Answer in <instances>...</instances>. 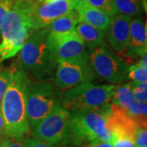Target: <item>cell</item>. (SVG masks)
<instances>
[{
	"mask_svg": "<svg viewBox=\"0 0 147 147\" xmlns=\"http://www.w3.org/2000/svg\"><path fill=\"white\" fill-rule=\"evenodd\" d=\"M3 135H7L6 134V129H5V124H4V120H3V114L0 109V136Z\"/></svg>",
	"mask_w": 147,
	"mask_h": 147,
	"instance_id": "4dcf8cb0",
	"label": "cell"
},
{
	"mask_svg": "<svg viewBox=\"0 0 147 147\" xmlns=\"http://www.w3.org/2000/svg\"><path fill=\"white\" fill-rule=\"evenodd\" d=\"M74 30L88 49L105 44V33L100 29L84 21H79Z\"/></svg>",
	"mask_w": 147,
	"mask_h": 147,
	"instance_id": "9a60e30c",
	"label": "cell"
},
{
	"mask_svg": "<svg viewBox=\"0 0 147 147\" xmlns=\"http://www.w3.org/2000/svg\"><path fill=\"white\" fill-rule=\"evenodd\" d=\"M131 86L135 101L137 103H146L147 82L146 83L131 82Z\"/></svg>",
	"mask_w": 147,
	"mask_h": 147,
	"instance_id": "603a6c76",
	"label": "cell"
},
{
	"mask_svg": "<svg viewBox=\"0 0 147 147\" xmlns=\"http://www.w3.org/2000/svg\"><path fill=\"white\" fill-rule=\"evenodd\" d=\"M127 79H130L132 82L146 83L147 69L142 68L137 64L129 66L127 70Z\"/></svg>",
	"mask_w": 147,
	"mask_h": 147,
	"instance_id": "7402d4cb",
	"label": "cell"
},
{
	"mask_svg": "<svg viewBox=\"0 0 147 147\" xmlns=\"http://www.w3.org/2000/svg\"><path fill=\"white\" fill-rule=\"evenodd\" d=\"M25 142L26 147H57L50 143L43 142L36 137H25Z\"/></svg>",
	"mask_w": 147,
	"mask_h": 147,
	"instance_id": "4316f807",
	"label": "cell"
},
{
	"mask_svg": "<svg viewBox=\"0 0 147 147\" xmlns=\"http://www.w3.org/2000/svg\"><path fill=\"white\" fill-rule=\"evenodd\" d=\"M34 0H15L0 28V63L15 57L35 30Z\"/></svg>",
	"mask_w": 147,
	"mask_h": 147,
	"instance_id": "6da1fadb",
	"label": "cell"
},
{
	"mask_svg": "<svg viewBox=\"0 0 147 147\" xmlns=\"http://www.w3.org/2000/svg\"><path fill=\"white\" fill-rule=\"evenodd\" d=\"M86 1L92 6L104 11L110 17L118 13L113 0H86Z\"/></svg>",
	"mask_w": 147,
	"mask_h": 147,
	"instance_id": "44dd1931",
	"label": "cell"
},
{
	"mask_svg": "<svg viewBox=\"0 0 147 147\" xmlns=\"http://www.w3.org/2000/svg\"><path fill=\"white\" fill-rule=\"evenodd\" d=\"M48 27L31 32L21 51L17 66L30 79L41 81L52 75L57 67L53 49L47 42Z\"/></svg>",
	"mask_w": 147,
	"mask_h": 147,
	"instance_id": "277c9868",
	"label": "cell"
},
{
	"mask_svg": "<svg viewBox=\"0 0 147 147\" xmlns=\"http://www.w3.org/2000/svg\"><path fill=\"white\" fill-rule=\"evenodd\" d=\"M81 147H114L113 145L109 142L105 141H94L89 144H87L85 146Z\"/></svg>",
	"mask_w": 147,
	"mask_h": 147,
	"instance_id": "f1b7e54d",
	"label": "cell"
},
{
	"mask_svg": "<svg viewBox=\"0 0 147 147\" xmlns=\"http://www.w3.org/2000/svg\"><path fill=\"white\" fill-rule=\"evenodd\" d=\"M11 137L7 135L0 136V147H7V145L10 142Z\"/></svg>",
	"mask_w": 147,
	"mask_h": 147,
	"instance_id": "f546056e",
	"label": "cell"
},
{
	"mask_svg": "<svg viewBox=\"0 0 147 147\" xmlns=\"http://www.w3.org/2000/svg\"><path fill=\"white\" fill-rule=\"evenodd\" d=\"M147 52L146 24L141 17L131 19L129 28V44L127 51L130 57H138Z\"/></svg>",
	"mask_w": 147,
	"mask_h": 147,
	"instance_id": "4fadbf2b",
	"label": "cell"
},
{
	"mask_svg": "<svg viewBox=\"0 0 147 147\" xmlns=\"http://www.w3.org/2000/svg\"><path fill=\"white\" fill-rule=\"evenodd\" d=\"M57 87L48 82H32L26 88V112L31 127L37 125L61 100Z\"/></svg>",
	"mask_w": 147,
	"mask_h": 147,
	"instance_id": "8992f818",
	"label": "cell"
},
{
	"mask_svg": "<svg viewBox=\"0 0 147 147\" xmlns=\"http://www.w3.org/2000/svg\"><path fill=\"white\" fill-rule=\"evenodd\" d=\"M90 65L93 72L111 84H121L127 79L128 64L111 53L106 44L88 49Z\"/></svg>",
	"mask_w": 147,
	"mask_h": 147,
	"instance_id": "52a82bcc",
	"label": "cell"
},
{
	"mask_svg": "<svg viewBox=\"0 0 147 147\" xmlns=\"http://www.w3.org/2000/svg\"><path fill=\"white\" fill-rule=\"evenodd\" d=\"M74 10L77 11L79 21L106 31L110 23V16L104 11L89 4L86 0H76Z\"/></svg>",
	"mask_w": 147,
	"mask_h": 147,
	"instance_id": "5bb4252c",
	"label": "cell"
},
{
	"mask_svg": "<svg viewBox=\"0 0 147 147\" xmlns=\"http://www.w3.org/2000/svg\"><path fill=\"white\" fill-rule=\"evenodd\" d=\"M53 1H56V0H44L43 3H49V2H53Z\"/></svg>",
	"mask_w": 147,
	"mask_h": 147,
	"instance_id": "d6a6232c",
	"label": "cell"
},
{
	"mask_svg": "<svg viewBox=\"0 0 147 147\" xmlns=\"http://www.w3.org/2000/svg\"><path fill=\"white\" fill-rule=\"evenodd\" d=\"M134 142L136 146H147V128L146 126L138 127L135 137Z\"/></svg>",
	"mask_w": 147,
	"mask_h": 147,
	"instance_id": "d4e9b609",
	"label": "cell"
},
{
	"mask_svg": "<svg viewBox=\"0 0 147 147\" xmlns=\"http://www.w3.org/2000/svg\"><path fill=\"white\" fill-rule=\"evenodd\" d=\"M117 12L128 16H137L143 11L144 0H113Z\"/></svg>",
	"mask_w": 147,
	"mask_h": 147,
	"instance_id": "ac0fdd59",
	"label": "cell"
},
{
	"mask_svg": "<svg viewBox=\"0 0 147 147\" xmlns=\"http://www.w3.org/2000/svg\"><path fill=\"white\" fill-rule=\"evenodd\" d=\"M15 69H16V65H12L8 68L0 67V109H1V104L3 96L7 89V87L9 85Z\"/></svg>",
	"mask_w": 147,
	"mask_h": 147,
	"instance_id": "ffe728a7",
	"label": "cell"
},
{
	"mask_svg": "<svg viewBox=\"0 0 147 147\" xmlns=\"http://www.w3.org/2000/svg\"><path fill=\"white\" fill-rule=\"evenodd\" d=\"M131 16L117 13L110 17L107 31L108 41L113 49L119 53H127L129 44V28Z\"/></svg>",
	"mask_w": 147,
	"mask_h": 147,
	"instance_id": "7c38bea8",
	"label": "cell"
},
{
	"mask_svg": "<svg viewBox=\"0 0 147 147\" xmlns=\"http://www.w3.org/2000/svg\"><path fill=\"white\" fill-rule=\"evenodd\" d=\"M127 114L134 119L138 126H146L147 105L146 103H137L127 110Z\"/></svg>",
	"mask_w": 147,
	"mask_h": 147,
	"instance_id": "d6986e66",
	"label": "cell"
},
{
	"mask_svg": "<svg viewBox=\"0 0 147 147\" xmlns=\"http://www.w3.org/2000/svg\"><path fill=\"white\" fill-rule=\"evenodd\" d=\"M30 80L16 65L1 104L6 134L8 137H24L30 131V125L26 112V88Z\"/></svg>",
	"mask_w": 147,
	"mask_h": 147,
	"instance_id": "3957f363",
	"label": "cell"
},
{
	"mask_svg": "<svg viewBox=\"0 0 147 147\" xmlns=\"http://www.w3.org/2000/svg\"><path fill=\"white\" fill-rule=\"evenodd\" d=\"M79 21L77 11L72 10L69 13L59 17L48 26L50 33L53 34H65L74 30L76 25Z\"/></svg>",
	"mask_w": 147,
	"mask_h": 147,
	"instance_id": "2e32d148",
	"label": "cell"
},
{
	"mask_svg": "<svg viewBox=\"0 0 147 147\" xmlns=\"http://www.w3.org/2000/svg\"><path fill=\"white\" fill-rule=\"evenodd\" d=\"M64 147H81V146H64Z\"/></svg>",
	"mask_w": 147,
	"mask_h": 147,
	"instance_id": "e575fe53",
	"label": "cell"
},
{
	"mask_svg": "<svg viewBox=\"0 0 147 147\" xmlns=\"http://www.w3.org/2000/svg\"><path fill=\"white\" fill-rule=\"evenodd\" d=\"M47 42L53 49L57 63L90 64L88 50L75 30L65 34H53L48 32Z\"/></svg>",
	"mask_w": 147,
	"mask_h": 147,
	"instance_id": "ba28073f",
	"label": "cell"
},
{
	"mask_svg": "<svg viewBox=\"0 0 147 147\" xmlns=\"http://www.w3.org/2000/svg\"><path fill=\"white\" fill-rule=\"evenodd\" d=\"M135 147H147V146H135Z\"/></svg>",
	"mask_w": 147,
	"mask_h": 147,
	"instance_id": "d590c367",
	"label": "cell"
},
{
	"mask_svg": "<svg viewBox=\"0 0 147 147\" xmlns=\"http://www.w3.org/2000/svg\"><path fill=\"white\" fill-rule=\"evenodd\" d=\"M55 69L53 84L60 89L70 88L83 82H92L95 79L90 64L61 62Z\"/></svg>",
	"mask_w": 147,
	"mask_h": 147,
	"instance_id": "30bf717a",
	"label": "cell"
},
{
	"mask_svg": "<svg viewBox=\"0 0 147 147\" xmlns=\"http://www.w3.org/2000/svg\"><path fill=\"white\" fill-rule=\"evenodd\" d=\"M118 85H96L83 82L69 88L61 96V105L69 111L100 108L111 102Z\"/></svg>",
	"mask_w": 147,
	"mask_h": 147,
	"instance_id": "5b68a950",
	"label": "cell"
},
{
	"mask_svg": "<svg viewBox=\"0 0 147 147\" xmlns=\"http://www.w3.org/2000/svg\"><path fill=\"white\" fill-rule=\"evenodd\" d=\"M37 1H38V2H40V3H42L44 0H37Z\"/></svg>",
	"mask_w": 147,
	"mask_h": 147,
	"instance_id": "836d02e7",
	"label": "cell"
},
{
	"mask_svg": "<svg viewBox=\"0 0 147 147\" xmlns=\"http://www.w3.org/2000/svg\"><path fill=\"white\" fill-rule=\"evenodd\" d=\"M76 0H56L42 4L37 3L34 11L35 30L48 27L59 17L74 9Z\"/></svg>",
	"mask_w": 147,
	"mask_h": 147,
	"instance_id": "8fae6325",
	"label": "cell"
},
{
	"mask_svg": "<svg viewBox=\"0 0 147 147\" xmlns=\"http://www.w3.org/2000/svg\"><path fill=\"white\" fill-rule=\"evenodd\" d=\"M110 105L71 111L61 143L62 146H83L94 141L111 142L114 135L107 125Z\"/></svg>",
	"mask_w": 147,
	"mask_h": 147,
	"instance_id": "7a4b0ae2",
	"label": "cell"
},
{
	"mask_svg": "<svg viewBox=\"0 0 147 147\" xmlns=\"http://www.w3.org/2000/svg\"><path fill=\"white\" fill-rule=\"evenodd\" d=\"M69 115L70 111L64 108L61 103L56 104L44 119L33 127L32 136L54 146L61 144L65 137Z\"/></svg>",
	"mask_w": 147,
	"mask_h": 147,
	"instance_id": "9c48e42d",
	"label": "cell"
},
{
	"mask_svg": "<svg viewBox=\"0 0 147 147\" xmlns=\"http://www.w3.org/2000/svg\"><path fill=\"white\" fill-rule=\"evenodd\" d=\"M113 139L110 143L113 145L114 147H135V142L130 137L113 134Z\"/></svg>",
	"mask_w": 147,
	"mask_h": 147,
	"instance_id": "cb8c5ba5",
	"label": "cell"
},
{
	"mask_svg": "<svg viewBox=\"0 0 147 147\" xmlns=\"http://www.w3.org/2000/svg\"><path fill=\"white\" fill-rule=\"evenodd\" d=\"M138 66L142 67L143 69H147V56L146 54L142 56V58L140 59V61L137 63Z\"/></svg>",
	"mask_w": 147,
	"mask_h": 147,
	"instance_id": "1f68e13d",
	"label": "cell"
},
{
	"mask_svg": "<svg viewBox=\"0 0 147 147\" xmlns=\"http://www.w3.org/2000/svg\"><path fill=\"white\" fill-rule=\"evenodd\" d=\"M135 98L132 93L131 83H126L119 86L111 99V103L123 109L128 110L135 104Z\"/></svg>",
	"mask_w": 147,
	"mask_h": 147,
	"instance_id": "e0dca14e",
	"label": "cell"
},
{
	"mask_svg": "<svg viewBox=\"0 0 147 147\" xmlns=\"http://www.w3.org/2000/svg\"><path fill=\"white\" fill-rule=\"evenodd\" d=\"M15 3V0H0V28L7 13Z\"/></svg>",
	"mask_w": 147,
	"mask_h": 147,
	"instance_id": "484cf974",
	"label": "cell"
},
{
	"mask_svg": "<svg viewBox=\"0 0 147 147\" xmlns=\"http://www.w3.org/2000/svg\"><path fill=\"white\" fill-rule=\"evenodd\" d=\"M7 147H26L25 142V137H11Z\"/></svg>",
	"mask_w": 147,
	"mask_h": 147,
	"instance_id": "83f0119b",
	"label": "cell"
}]
</instances>
